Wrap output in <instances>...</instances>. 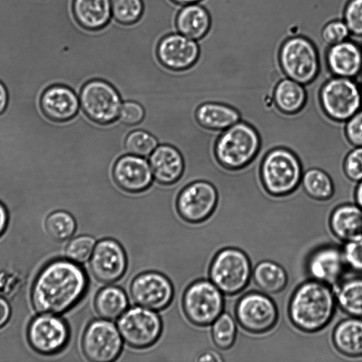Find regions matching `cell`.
I'll return each mask as SVG.
<instances>
[{
	"instance_id": "1",
	"label": "cell",
	"mask_w": 362,
	"mask_h": 362,
	"mask_svg": "<svg viewBox=\"0 0 362 362\" xmlns=\"http://www.w3.org/2000/svg\"><path fill=\"white\" fill-rule=\"evenodd\" d=\"M88 278L77 263L54 260L37 275L31 289V300L40 314L57 315L74 307L83 296Z\"/></svg>"
},
{
	"instance_id": "2",
	"label": "cell",
	"mask_w": 362,
	"mask_h": 362,
	"mask_svg": "<svg viewBox=\"0 0 362 362\" xmlns=\"http://www.w3.org/2000/svg\"><path fill=\"white\" fill-rule=\"evenodd\" d=\"M337 305L332 286L310 279L301 283L292 293L288 315L296 328L305 333H314L330 322Z\"/></svg>"
},
{
	"instance_id": "3",
	"label": "cell",
	"mask_w": 362,
	"mask_h": 362,
	"mask_svg": "<svg viewBox=\"0 0 362 362\" xmlns=\"http://www.w3.org/2000/svg\"><path fill=\"white\" fill-rule=\"evenodd\" d=\"M261 138L250 124L240 121L221 132L214 153L217 160L228 169H239L249 164L257 155Z\"/></svg>"
},
{
	"instance_id": "4",
	"label": "cell",
	"mask_w": 362,
	"mask_h": 362,
	"mask_svg": "<svg viewBox=\"0 0 362 362\" xmlns=\"http://www.w3.org/2000/svg\"><path fill=\"white\" fill-rule=\"evenodd\" d=\"M279 62L286 77L304 86L313 81L321 69L317 45L311 39L301 35L289 37L282 42Z\"/></svg>"
},
{
	"instance_id": "5",
	"label": "cell",
	"mask_w": 362,
	"mask_h": 362,
	"mask_svg": "<svg viewBox=\"0 0 362 362\" xmlns=\"http://www.w3.org/2000/svg\"><path fill=\"white\" fill-rule=\"evenodd\" d=\"M260 173L268 192L274 196H283L298 187L303 168L294 152L284 147H276L264 156Z\"/></svg>"
},
{
	"instance_id": "6",
	"label": "cell",
	"mask_w": 362,
	"mask_h": 362,
	"mask_svg": "<svg viewBox=\"0 0 362 362\" xmlns=\"http://www.w3.org/2000/svg\"><path fill=\"white\" fill-rule=\"evenodd\" d=\"M80 107L85 116L99 125L118 120L122 98L118 90L103 78H92L81 86L78 93Z\"/></svg>"
},
{
	"instance_id": "7",
	"label": "cell",
	"mask_w": 362,
	"mask_h": 362,
	"mask_svg": "<svg viewBox=\"0 0 362 362\" xmlns=\"http://www.w3.org/2000/svg\"><path fill=\"white\" fill-rule=\"evenodd\" d=\"M252 269L247 254L237 247L219 250L209 267L210 281L226 295L243 291L252 277Z\"/></svg>"
},
{
	"instance_id": "8",
	"label": "cell",
	"mask_w": 362,
	"mask_h": 362,
	"mask_svg": "<svg viewBox=\"0 0 362 362\" xmlns=\"http://www.w3.org/2000/svg\"><path fill=\"white\" fill-rule=\"evenodd\" d=\"M223 293L211 281L201 279L192 283L185 291L182 308L193 325L205 327L212 323L223 313Z\"/></svg>"
},
{
	"instance_id": "9",
	"label": "cell",
	"mask_w": 362,
	"mask_h": 362,
	"mask_svg": "<svg viewBox=\"0 0 362 362\" xmlns=\"http://www.w3.org/2000/svg\"><path fill=\"white\" fill-rule=\"evenodd\" d=\"M320 101L325 113L332 119L346 122L362 108L357 80L331 76L322 86Z\"/></svg>"
},
{
	"instance_id": "10",
	"label": "cell",
	"mask_w": 362,
	"mask_h": 362,
	"mask_svg": "<svg viewBox=\"0 0 362 362\" xmlns=\"http://www.w3.org/2000/svg\"><path fill=\"white\" fill-rule=\"evenodd\" d=\"M235 317L246 332L262 334L275 327L279 319V311L275 302L268 294L262 291H250L237 301Z\"/></svg>"
},
{
	"instance_id": "11",
	"label": "cell",
	"mask_w": 362,
	"mask_h": 362,
	"mask_svg": "<svg viewBox=\"0 0 362 362\" xmlns=\"http://www.w3.org/2000/svg\"><path fill=\"white\" fill-rule=\"evenodd\" d=\"M117 327L128 346L140 349L158 341L163 324L156 311L138 305L127 309L118 318Z\"/></svg>"
},
{
	"instance_id": "12",
	"label": "cell",
	"mask_w": 362,
	"mask_h": 362,
	"mask_svg": "<svg viewBox=\"0 0 362 362\" xmlns=\"http://www.w3.org/2000/svg\"><path fill=\"white\" fill-rule=\"evenodd\" d=\"M218 194L213 184L204 180H196L185 185L176 198L179 216L190 223H199L208 219L217 208Z\"/></svg>"
},
{
	"instance_id": "13",
	"label": "cell",
	"mask_w": 362,
	"mask_h": 362,
	"mask_svg": "<svg viewBox=\"0 0 362 362\" xmlns=\"http://www.w3.org/2000/svg\"><path fill=\"white\" fill-rule=\"evenodd\" d=\"M123 339L117 327L109 320L96 319L86 327L81 341L86 358L93 362H110L121 354Z\"/></svg>"
},
{
	"instance_id": "14",
	"label": "cell",
	"mask_w": 362,
	"mask_h": 362,
	"mask_svg": "<svg viewBox=\"0 0 362 362\" xmlns=\"http://www.w3.org/2000/svg\"><path fill=\"white\" fill-rule=\"evenodd\" d=\"M129 291L136 305L154 311L165 309L174 296L173 286L168 278L153 271L143 272L134 277Z\"/></svg>"
},
{
	"instance_id": "15",
	"label": "cell",
	"mask_w": 362,
	"mask_h": 362,
	"mask_svg": "<svg viewBox=\"0 0 362 362\" xmlns=\"http://www.w3.org/2000/svg\"><path fill=\"white\" fill-rule=\"evenodd\" d=\"M28 339L30 346L42 354H53L66 345L69 329L60 317L52 314H41L30 322Z\"/></svg>"
},
{
	"instance_id": "16",
	"label": "cell",
	"mask_w": 362,
	"mask_h": 362,
	"mask_svg": "<svg viewBox=\"0 0 362 362\" xmlns=\"http://www.w3.org/2000/svg\"><path fill=\"white\" fill-rule=\"evenodd\" d=\"M112 177L117 187L128 194L144 192L154 182L148 161L144 157L127 153L115 160Z\"/></svg>"
},
{
	"instance_id": "17",
	"label": "cell",
	"mask_w": 362,
	"mask_h": 362,
	"mask_svg": "<svg viewBox=\"0 0 362 362\" xmlns=\"http://www.w3.org/2000/svg\"><path fill=\"white\" fill-rule=\"evenodd\" d=\"M127 266L126 253L117 241L105 238L95 243L89 267L96 280L104 284L114 283L123 276Z\"/></svg>"
},
{
	"instance_id": "18",
	"label": "cell",
	"mask_w": 362,
	"mask_h": 362,
	"mask_svg": "<svg viewBox=\"0 0 362 362\" xmlns=\"http://www.w3.org/2000/svg\"><path fill=\"white\" fill-rule=\"evenodd\" d=\"M39 105L44 117L57 124L71 121L80 109L77 93L62 83H54L45 88L40 95Z\"/></svg>"
},
{
	"instance_id": "19",
	"label": "cell",
	"mask_w": 362,
	"mask_h": 362,
	"mask_svg": "<svg viewBox=\"0 0 362 362\" xmlns=\"http://www.w3.org/2000/svg\"><path fill=\"white\" fill-rule=\"evenodd\" d=\"M346 269L342 249L334 245L316 248L306 262L310 279L331 286L340 283Z\"/></svg>"
},
{
	"instance_id": "20",
	"label": "cell",
	"mask_w": 362,
	"mask_h": 362,
	"mask_svg": "<svg viewBox=\"0 0 362 362\" xmlns=\"http://www.w3.org/2000/svg\"><path fill=\"white\" fill-rule=\"evenodd\" d=\"M157 54L160 62L167 69L185 71L197 62L199 46L197 40L175 33L165 36L160 41Z\"/></svg>"
},
{
	"instance_id": "21",
	"label": "cell",
	"mask_w": 362,
	"mask_h": 362,
	"mask_svg": "<svg viewBox=\"0 0 362 362\" xmlns=\"http://www.w3.org/2000/svg\"><path fill=\"white\" fill-rule=\"evenodd\" d=\"M325 59L333 76L357 80L362 74V47L352 40L329 46Z\"/></svg>"
},
{
	"instance_id": "22",
	"label": "cell",
	"mask_w": 362,
	"mask_h": 362,
	"mask_svg": "<svg viewBox=\"0 0 362 362\" xmlns=\"http://www.w3.org/2000/svg\"><path fill=\"white\" fill-rule=\"evenodd\" d=\"M148 158L156 183L171 185L182 177L185 167V159L180 151L175 146L160 144Z\"/></svg>"
},
{
	"instance_id": "23",
	"label": "cell",
	"mask_w": 362,
	"mask_h": 362,
	"mask_svg": "<svg viewBox=\"0 0 362 362\" xmlns=\"http://www.w3.org/2000/svg\"><path fill=\"white\" fill-rule=\"evenodd\" d=\"M329 226L339 240L346 243L362 235V209L355 202H345L330 212Z\"/></svg>"
},
{
	"instance_id": "24",
	"label": "cell",
	"mask_w": 362,
	"mask_h": 362,
	"mask_svg": "<svg viewBox=\"0 0 362 362\" xmlns=\"http://www.w3.org/2000/svg\"><path fill=\"white\" fill-rule=\"evenodd\" d=\"M194 117L202 127L212 131H223L241 119L240 112L225 103L206 101L199 105Z\"/></svg>"
},
{
	"instance_id": "25",
	"label": "cell",
	"mask_w": 362,
	"mask_h": 362,
	"mask_svg": "<svg viewBox=\"0 0 362 362\" xmlns=\"http://www.w3.org/2000/svg\"><path fill=\"white\" fill-rule=\"evenodd\" d=\"M332 343L342 355L362 356V318L351 317L339 322L332 332Z\"/></svg>"
},
{
	"instance_id": "26",
	"label": "cell",
	"mask_w": 362,
	"mask_h": 362,
	"mask_svg": "<svg viewBox=\"0 0 362 362\" xmlns=\"http://www.w3.org/2000/svg\"><path fill=\"white\" fill-rule=\"evenodd\" d=\"M176 25L178 33L198 40L209 31L211 17L206 8L199 3L185 5L180 10Z\"/></svg>"
},
{
	"instance_id": "27",
	"label": "cell",
	"mask_w": 362,
	"mask_h": 362,
	"mask_svg": "<svg viewBox=\"0 0 362 362\" xmlns=\"http://www.w3.org/2000/svg\"><path fill=\"white\" fill-rule=\"evenodd\" d=\"M72 6L76 21L89 30L103 28L112 16L110 0H74Z\"/></svg>"
},
{
	"instance_id": "28",
	"label": "cell",
	"mask_w": 362,
	"mask_h": 362,
	"mask_svg": "<svg viewBox=\"0 0 362 362\" xmlns=\"http://www.w3.org/2000/svg\"><path fill=\"white\" fill-rule=\"evenodd\" d=\"M276 106L286 114H295L305 105L307 92L305 86L288 77L282 78L273 93Z\"/></svg>"
},
{
	"instance_id": "29",
	"label": "cell",
	"mask_w": 362,
	"mask_h": 362,
	"mask_svg": "<svg viewBox=\"0 0 362 362\" xmlns=\"http://www.w3.org/2000/svg\"><path fill=\"white\" fill-rule=\"evenodd\" d=\"M252 277L259 290L268 295L280 293L288 284L286 270L272 260L258 262L252 270Z\"/></svg>"
},
{
	"instance_id": "30",
	"label": "cell",
	"mask_w": 362,
	"mask_h": 362,
	"mask_svg": "<svg viewBox=\"0 0 362 362\" xmlns=\"http://www.w3.org/2000/svg\"><path fill=\"white\" fill-rule=\"evenodd\" d=\"M128 299L121 288L107 286L97 293L94 307L98 315L103 319L114 320L119 318L127 310Z\"/></svg>"
},
{
	"instance_id": "31",
	"label": "cell",
	"mask_w": 362,
	"mask_h": 362,
	"mask_svg": "<svg viewBox=\"0 0 362 362\" xmlns=\"http://www.w3.org/2000/svg\"><path fill=\"white\" fill-rule=\"evenodd\" d=\"M335 298L337 305L344 313L362 318V278H350L341 281Z\"/></svg>"
},
{
	"instance_id": "32",
	"label": "cell",
	"mask_w": 362,
	"mask_h": 362,
	"mask_svg": "<svg viewBox=\"0 0 362 362\" xmlns=\"http://www.w3.org/2000/svg\"><path fill=\"white\" fill-rule=\"evenodd\" d=\"M300 182L305 192L317 200H327L332 197L334 192L331 177L318 168L303 170Z\"/></svg>"
},
{
	"instance_id": "33",
	"label": "cell",
	"mask_w": 362,
	"mask_h": 362,
	"mask_svg": "<svg viewBox=\"0 0 362 362\" xmlns=\"http://www.w3.org/2000/svg\"><path fill=\"white\" fill-rule=\"evenodd\" d=\"M158 140L150 132L142 128H132L124 140V152L146 158L158 145Z\"/></svg>"
},
{
	"instance_id": "34",
	"label": "cell",
	"mask_w": 362,
	"mask_h": 362,
	"mask_svg": "<svg viewBox=\"0 0 362 362\" xmlns=\"http://www.w3.org/2000/svg\"><path fill=\"white\" fill-rule=\"evenodd\" d=\"M45 227L50 238L57 241H65L74 233L76 223L74 216L68 211L57 210L47 216Z\"/></svg>"
},
{
	"instance_id": "35",
	"label": "cell",
	"mask_w": 362,
	"mask_h": 362,
	"mask_svg": "<svg viewBox=\"0 0 362 362\" xmlns=\"http://www.w3.org/2000/svg\"><path fill=\"white\" fill-rule=\"evenodd\" d=\"M237 336L236 320L227 313H222L212 323L211 337L215 345L220 349L232 347Z\"/></svg>"
},
{
	"instance_id": "36",
	"label": "cell",
	"mask_w": 362,
	"mask_h": 362,
	"mask_svg": "<svg viewBox=\"0 0 362 362\" xmlns=\"http://www.w3.org/2000/svg\"><path fill=\"white\" fill-rule=\"evenodd\" d=\"M112 16L122 24L136 22L144 11L142 0H110Z\"/></svg>"
},
{
	"instance_id": "37",
	"label": "cell",
	"mask_w": 362,
	"mask_h": 362,
	"mask_svg": "<svg viewBox=\"0 0 362 362\" xmlns=\"http://www.w3.org/2000/svg\"><path fill=\"white\" fill-rule=\"evenodd\" d=\"M95 245V241L92 236L79 235L68 243L65 248V255L71 261L83 263L90 257Z\"/></svg>"
},
{
	"instance_id": "38",
	"label": "cell",
	"mask_w": 362,
	"mask_h": 362,
	"mask_svg": "<svg viewBox=\"0 0 362 362\" xmlns=\"http://www.w3.org/2000/svg\"><path fill=\"white\" fill-rule=\"evenodd\" d=\"M351 33L343 18H334L325 23L320 30V40L327 46L349 39Z\"/></svg>"
},
{
	"instance_id": "39",
	"label": "cell",
	"mask_w": 362,
	"mask_h": 362,
	"mask_svg": "<svg viewBox=\"0 0 362 362\" xmlns=\"http://www.w3.org/2000/svg\"><path fill=\"white\" fill-rule=\"evenodd\" d=\"M146 111L139 102L134 100H125L122 104L118 121L127 127H136L144 119Z\"/></svg>"
},
{
	"instance_id": "40",
	"label": "cell",
	"mask_w": 362,
	"mask_h": 362,
	"mask_svg": "<svg viewBox=\"0 0 362 362\" xmlns=\"http://www.w3.org/2000/svg\"><path fill=\"white\" fill-rule=\"evenodd\" d=\"M343 20L351 35L362 37V0H349L344 8Z\"/></svg>"
},
{
	"instance_id": "41",
	"label": "cell",
	"mask_w": 362,
	"mask_h": 362,
	"mask_svg": "<svg viewBox=\"0 0 362 362\" xmlns=\"http://www.w3.org/2000/svg\"><path fill=\"white\" fill-rule=\"evenodd\" d=\"M342 252L346 267L362 274V235L346 242Z\"/></svg>"
},
{
	"instance_id": "42",
	"label": "cell",
	"mask_w": 362,
	"mask_h": 362,
	"mask_svg": "<svg viewBox=\"0 0 362 362\" xmlns=\"http://www.w3.org/2000/svg\"><path fill=\"white\" fill-rule=\"evenodd\" d=\"M344 170L346 177L358 183L362 180V146L353 147L344 161Z\"/></svg>"
},
{
	"instance_id": "43",
	"label": "cell",
	"mask_w": 362,
	"mask_h": 362,
	"mask_svg": "<svg viewBox=\"0 0 362 362\" xmlns=\"http://www.w3.org/2000/svg\"><path fill=\"white\" fill-rule=\"evenodd\" d=\"M345 134L354 146H362V108L345 122Z\"/></svg>"
},
{
	"instance_id": "44",
	"label": "cell",
	"mask_w": 362,
	"mask_h": 362,
	"mask_svg": "<svg viewBox=\"0 0 362 362\" xmlns=\"http://www.w3.org/2000/svg\"><path fill=\"white\" fill-rule=\"evenodd\" d=\"M11 315V308L8 302L0 297V328L8 321Z\"/></svg>"
},
{
	"instance_id": "45",
	"label": "cell",
	"mask_w": 362,
	"mask_h": 362,
	"mask_svg": "<svg viewBox=\"0 0 362 362\" xmlns=\"http://www.w3.org/2000/svg\"><path fill=\"white\" fill-rule=\"evenodd\" d=\"M8 104V93L4 83L0 80V115L6 110Z\"/></svg>"
},
{
	"instance_id": "46",
	"label": "cell",
	"mask_w": 362,
	"mask_h": 362,
	"mask_svg": "<svg viewBox=\"0 0 362 362\" xmlns=\"http://www.w3.org/2000/svg\"><path fill=\"white\" fill-rule=\"evenodd\" d=\"M8 221V214L6 206L0 201V236L6 228Z\"/></svg>"
},
{
	"instance_id": "47",
	"label": "cell",
	"mask_w": 362,
	"mask_h": 362,
	"mask_svg": "<svg viewBox=\"0 0 362 362\" xmlns=\"http://www.w3.org/2000/svg\"><path fill=\"white\" fill-rule=\"evenodd\" d=\"M199 361H221L220 356L214 351L204 352L197 358Z\"/></svg>"
},
{
	"instance_id": "48",
	"label": "cell",
	"mask_w": 362,
	"mask_h": 362,
	"mask_svg": "<svg viewBox=\"0 0 362 362\" xmlns=\"http://www.w3.org/2000/svg\"><path fill=\"white\" fill-rule=\"evenodd\" d=\"M354 202L362 209V180L358 182L356 186Z\"/></svg>"
},
{
	"instance_id": "49",
	"label": "cell",
	"mask_w": 362,
	"mask_h": 362,
	"mask_svg": "<svg viewBox=\"0 0 362 362\" xmlns=\"http://www.w3.org/2000/svg\"><path fill=\"white\" fill-rule=\"evenodd\" d=\"M172 1H173L174 2H175L178 4L185 6V5H187V4L198 3L201 0H172Z\"/></svg>"
},
{
	"instance_id": "50",
	"label": "cell",
	"mask_w": 362,
	"mask_h": 362,
	"mask_svg": "<svg viewBox=\"0 0 362 362\" xmlns=\"http://www.w3.org/2000/svg\"><path fill=\"white\" fill-rule=\"evenodd\" d=\"M358 82V84H359V88H360V92H361V100H362V78Z\"/></svg>"
}]
</instances>
